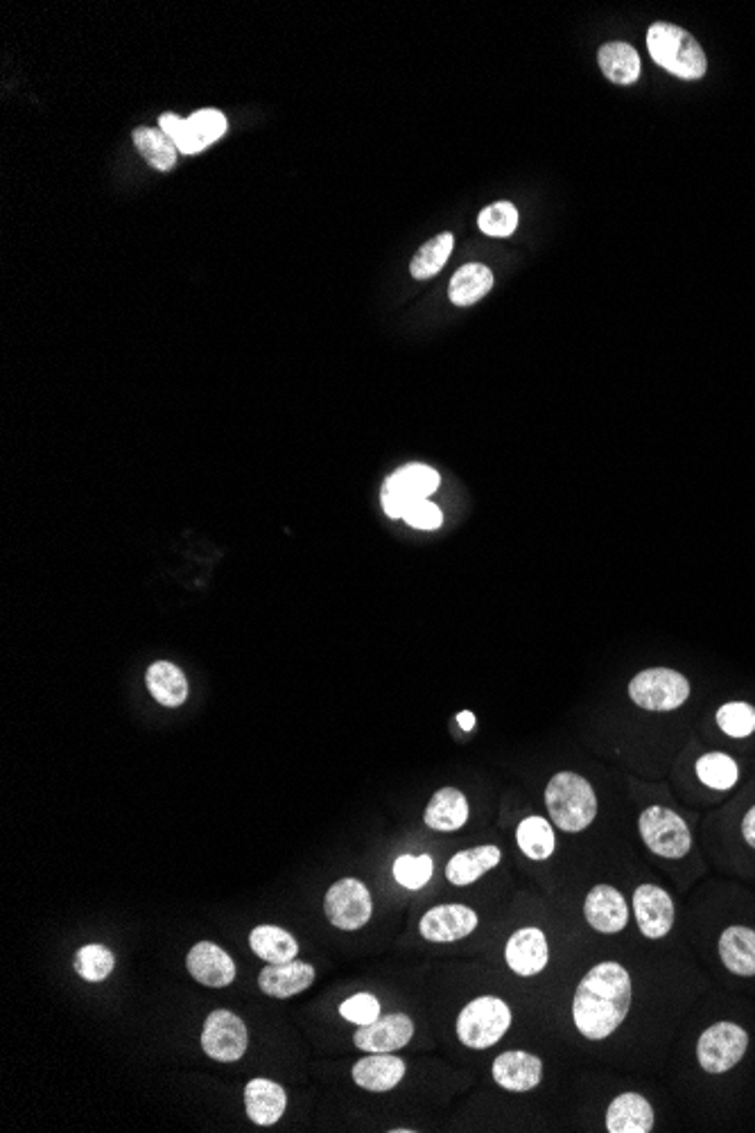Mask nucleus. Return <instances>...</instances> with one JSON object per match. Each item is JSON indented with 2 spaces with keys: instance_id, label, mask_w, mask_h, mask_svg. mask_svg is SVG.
I'll return each mask as SVG.
<instances>
[{
  "instance_id": "58836bf2",
  "label": "nucleus",
  "mask_w": 755,
  "mask_h": 1133,
  "mask_svg": "<svg viewBox=\"0 0 755 1133\" xmlns=\"http://www.w3.org/2000/svg\"><path fill=\"white\" fill-rule=\"evenodd\" d=\"M340 1014L344 1020L355 1022V1025H369L380 1016V1003L372 996V993H355L349 1000L342 1003Z\"/></svg>"
},
{
  "instance_id": "79ce46f5",
  "label": "nucleus",
  "mask_w": 755,
  "mask_h": 1133,
  "mask_svg": "<svg viewBox=\"0 0 755 1133\" xmlns=\"http://www.w3.org/2000/svg\"><path fill=\"white\" fill-rule=\"evenodd\" d=\"M742 833H744V840L748 842V846L755 848V806L746 813V817L742 821Z\"/></svg>"
},
{
  "instance_id": "9d476101",
  "label": "nucleus",
  "mask_w": 755,
  "mask_h": 1133,
  "mask_svg": "<svg viewBox=\"0 0 755 1133\" xmlns=\"http://www.w3.org/2000/svg\"><path fill=\"white\" fill-rule=\"evenodd\" d=\"M478 928V915L466 905H437L418 923V932L432 944H453Z\"/></svg>"
},
{
  "instance_id": "5701e85b",
  "label": "nucleus",
  "mask_w": 755,
  "mask_h": 1133,
  "mask_svg": "<svg viewBox=\"0 0 755 1133\" xmlns=\"http://www.w3.org/2000/svg\"><path fill=\"white\" fill-rule=\"evenodd\" d=\"M424 821L439 833H453L468 821V801L457 788H441L432 794Z\"/></svg>"
},
{
  "instance_id": "f03ea898",
  "label": "nucleus",
  "mask_w": 755,
  "mask_h": 1133,
  "mask_svg": "<svg viewBox=\"0 0 755 1133\" xmlns=\"http://www.w3.org/2000/svg\"><path fill=\"white\" fill-rule=\"evenodd\" d=\"M545 806L552 821L566 833H581L597 817L593 785L575 771H558L545 788Z\"/></svg>"
},
{
  "instance_id": "7ed1b4c3",
  "label": "nucleus",
  "mask_w": 755,
  "mask_h": 1133,
  "mask_svg": "<svg viewBox=\"0 0 755 1133\" xmlns=\"http://www.w3.org/2000/svg\"><path fill=\"white\" fill-rule=\"evenodd\" d=\"M652 60L681 79H702L708 68L706 52L690 33L672 23H654L647 30Z\"/></svg>"
},
{
  "instance_id": "cd10ccee",
  "label": "nucleus",
  "mask_w": 755,
  "mask_h": 1133,
  "mask_svg": "<svg viewBox=\"0 0 755 1133\" xmlns=\"http://www.w3.org/2000/svg\"><path fill=\"white\" fill-rule=\"evenodd\" d=\"M134 146L143 154V159L159 173H167L175 168L179 148L173 143V138L159 127H136L134 129Z\"/></svg>"
},
{
  "instance_id": "c756f323",
  "label": "nucleus",
  "mask_w": 755,
  "mask_h": 1133,
  "mask_svg": "<svg viewBox=\"0 0 755 1133\" xmlns=\"http://www.w3.org/2000/svg\"><path fill=\"white\" fill-rule=\"evenodd\" d=\"M516 842L529 860H548L556 848L552 823L543 817H527L518 823Z\"/></svg>"
},
{
  "instance_id": "a878e982",
  "label": "nucleus",
  "mask_w": 755,
  "mask_h": 1133,
  "mask_svg": "<svg viewBox=\"0 0 755 1133\" xmlns=\"http://www.w3.org/2000/svg\"><path fill=\"white\" fill-rule=\"evenodd\" d=\"M249 946L267 964H286L292 961L299 953L297 939L276 926H259L249 934Z\"/></svg>"
},
{
  "instance_id": "72a5a7b5",
  "label": "nucleus",
  "mask_w": 755,
  "mask_h": 1133,
  "mask_svg": "<svg viewBox=\"0 0 755 1133\" xmlns=\"http://www.w3.org/2000/svg\"><path fill=\"white\" fill-rule=\"evenodd\" d=\"M435 871L430 855H401L394 863V878L405 890H421Z\"/></svg>"
},
{
  "instance_id": "20e7f679",
  "label": "nucleus",
  "mask_w": 755,
  "mask_h": 1133,
  "mask_svg": "<svg viewBox=\"0 0 755 1133\" xmlns=\"http://www.w3.org/2000/svg\"><path fill=\"white\" fill-rule=\"evenodd\" d=\"M509 1028L512 1009L495 996L475 998L457 1016V1036L470 1049H487L495 1045Z\"/></svg>"
},
{
  "instance_id": "f3484780",
  "label": "nucleus",
  "mask_w": 755,
  "mask_h": 1133,
  "mask_svg": "<svg viewBox=\"0 0 755 1133\" xmlns=\"http://www.w3.org/2000/svg\"><path fill=\"white\" fill-rule=\"evenodd\" d=\"M315 982V966L305 961H286V964H269L259 975V986L269 998L286 1000L311 989Z\"/></svg>"
},
{
  "instance_id": "c9c22d12",
  "label": "nucleus",
  "mask_w": 755,
  "mask_h": 1133,
  "mask_svg": "<svg viewBox=\"0 0 755 1133\" xmlns=\"http://www.w3.org/2000/svg\"><path fill=\"white\" fill-rule=\"evenodd\" d=\"M719 729L731 738H746L755 731V708L744 702L723 704L717 710Z\"/></svg>"
},
{
  "instance_id": "aec40b11",
  "label": "nucleus",
  "mask_w": 755,
  "mask_h": 1133,
  "mask_svg": "<svg viewBox=\"0 0 755 1133\" xmlns=\"http://www.w3.org/2000/svg\"><path fill=\"white\" fill-rule=\"evenodd\" d=\"M654 1129V1109L638 1093H622L611 1101L606 1111L608 1133H650Z\"/></svg>"
},
{
  "instance_id": "a19ab883",
  "label": "nucleus",
  "mask_w": 755,
  "mask_h": 1133,
  "mask_svg": "<svg viewBox=\"0 0 755 1133\" xmlns=\"http://www.w3.org/2000/svg\"><path fill=\"white\" fill-rule=\"evenodd\" d=\"M380 501H382V509H385V514L389 518H403V514L412 505V501L407 499V495H403L399 489H394L389 482L382 484Z\"/></svg>"
},
{
  "instance_id": "ea45409f",
  "label": "nucleus",
  "mask_w": 755,
  "mask_h": 1133,
  "mask_svg": "<svg viewBox=\"0 0 755 1133\" xmlns=\"http://www.w3.org/2000/svg\"><path fill=\"white\" fill-rule=\"evenodd\" d=\"M403 520L416 530H437V528H441L443 514L430 499H421V501H414L407 507V512L403 514Z\"/></svg>"
},
{
  "instance_id": "39448f33",
  "label": "nucleus",
  "mask_w": 755,
  "mask_h": 1133,
  "mask_svg": "<svg viewBox=\"0 0 755 1133\" xmlns=\"http://www.w3.org/2000/svg\"><path fill=\"white\" fill-rule=\"evenodd\" d=\"M640 838L647 844V848L660 858L667 860H679L692 848V835L690 828L675 810L652 806L640 815L638 821Z\"/></svg>"
},
{
  "instance_id": "0eeeda50",
  "label": "nucleus",
  "mask_w": 755,
  "mask_h": 1133,
  "mask_svg": "<svg viewBox=\"0 0 755 1133\" xmlns=\"http://www.w3.org/2000/svg\"><path fill=\"white\" fill-rule=\"evenodd\" d=\"M326 919L338 930H360L372 919L374 901L367 884L357 878H342L332 884L324 898Z\"/></svg>"
},
{
  "instance_id": "f8f14e48",
  "label": "nucleus",
  "mask_w": 755,
  "mask_h": 1133,
  "mask_svg": "<svg viewBox=\"0 0 755 1133\" xmlns=\"http://www.w3.org/2000/svg\"><path fill=\"white\" fill-rule=\"evenodd\" d=\"M633 911L640 932L647 939H663L675 926L672 896L656 884H640L633 892Z\"/></svg>"
},
{
  "instance_id": "7c9ffc66",
  "label": "nucleus",
  "mask_w": 755,
  "mask_h": 1133,
  "mask_svg": "<svg viewBox=\"0 0 755 1133\" xmlns=\"http://www.w3.org/2000/svg\"><path fill=\"white\" fill-rule=\"evenodd\" d=\"M453 234H439L432 240H428L410 263V272L414 279L426 281L439 274L453 252Z\"/></svg>"
},
{
  "instance_id": "393cba45",
  "label": "nucleus",
  "mask_w": 755,
  "mask_h": 1133,
  "mask_svg": "<svg viewBox=\"0 0 755 1133\" xmlns=\"http://www.w3.org/2000/svg\"><path fill=\"white\" fill-rule=\"evenodd\" d=\"M597 62L606 79L613 85H633L640 77V58L633 46L625 41L604 43L597 52Z\"/></svg>"
},
{
  "instance_id": "1a4fd4ad",
  "label": "nucleus",
  "mask_w": 755,
  "mask_h": 1133,
  "mask_svg": "<svg viewBox=\"0 0 755 1133\" xmlns=\"http://www.w3.org/2000/svg\"><path fill=\"white\" fill-rule=\"evenodd\" d=\"M249 1047V1032L244 1020L229 1009L209 1014L202 1030V1049L206 1057L219 1063H234L244 1057Z\"/></svg>"
},
{
  "instance_id": "4468645a",
  "label": "nucleus",
  "mask_w": 755,
  "mask_h": 1133,
  "mask_svg": "<svg viewBox=\"0 0 755 1133\" xmlns=\"http://www.w3.org/2000/svg\"><path fill=\"white\" fill-rule=\"evenodd\" d=\"M505 959L509 969L520 978L539 975L550 959L548 939L539 928H520L516 930L505 948Z\"/></svg>"
},
{
  "instance_id": "412c9836",
  "label": "nucleus",
  "mask_w": 755,
  "mask_h": 1133,
  "mask_svg": "<svg viewBox=\"0 0 755 1133\" xmlns=\"http://www.w3.org/2000/svg\"><path fill=\"white\" fill-rule=\"evenodd\" d=\"M500 860L502 851L493 844L460 851L453 855L451 863L445 865V878L457 884V887H466V884L480 880L487 871L495 869Z\"/></svg>"
},
{
  "instance_id": "6ab92c4d",
  "label": "nucleus",
  "mask_w": 755,
  "mask_h": 1133,
  "mask_svg": "<svg viewBox=\"0 0 755 1133\" xmlns=\"http://www.w3.org/2000/svg\"><path fill=\"white\" fill-rule=\"evenodd\" d=\"M244 1107L249 1120L259 1126H272L284 1118L288 1109V1093L272 1080H251L244 1088Z\"/></svg>"
},
{
  "instance_id": "f704fd0d",
  "label": "nucleus",
  "mask_w": 755,
  "mask_h": 1133,
  "mask_svg": "<svg viewBox=\"0 0 755 1133\" xmlns=\"http://www.w3.org/2000/svg\"><path fill=\"white\" fill-rule=\"evenodd\" d=\"M478 227L491 238H507L518 227V211L509 202H495L480 213Z\"/></svg>"
},
{
  "instance_id": "423d86ee",
  "label": "nucleus",
  "mask_w": 755,
  "mask_h": 1133,
  "mask_svg": "<svg viewBox=\"0 0 755 1133\" xmlns=\"http://www.w3.org/2000/svg\"><path fill=\"white\" fill-rule=\"evenodd\" d=\"M629 697L645 710L667 713L683 706L690 697V683L681 672L667 668H652L633 677Z\"/></svg>"
},
{
  "instance_id": "f257e3e1",
  "label": "nucleus",
  "mask_w": 755,
  "mask_h": 1133,
  "mask_svg": "<svg viewBox=\"0 0 755 1133\" xmlns=\"http://www.w3.org/2000/svg\"><path fill=\"white\" fill-rule=\"evenodd\" d=\"M631 1007V978L618 961H602L586 973L575 991V1028L591 1041H604L618 1030Z\"/></svg>"
},
{
  "instance_id": "9b49d317",
  "label": "nucleus",
  "mask_w": 755,
  "mask_h": 1133,
  "mask_svg": "<svg viewBox=\"0 0 755 1133\" xmlns=\"http://www.w3.org/2000/svg\"><path fill=\"white\" fill-rule=\"evenodd\" d=\"M414 1036V1022L407 1014H387L378 1016L369 1025H360L353 1034L355 1047L365 1053H397L405 1047Z\"/></svg>"
},
{
  "instance_id": "dca6fc26",
  "label": "nucleus",
  "mask_w": 755,
  "mask_h": 1133,
  "mask_svg": "<svg viewBox=\"0 0 755 1133\" xmlns=\"http://www.w3.org/2000/svg\"><path fill=\"white\" fill-rule=\"evenodd\" d=\"M493 1080L505 1091L527 1093L541 1084L543 1061L523 1049H509L493 1061Z\"/></svg>"
},
{
  "instance_id": "2eb2a0df",
  "label": "nucleus",
  "mask_w": 755,
  "mask_h": 1133,
  "mask_svg": "<svg viewBox=\"0 0 755 1133\" xmlns=\"http://www.w3.org/2000/svg\"><path fill=\"white\" fill-rule=\"evenodd\" d=\"M186 969L200 984L211 989L229 986L236 980L234 959L213 942L194 944L186 957Z\"/></svg>"
},
{
  "instance_id": "4c0bfd02",
  "label": "nucleus",
  "mask_w": 755,
  "mask_h": 1133,
  "mask_svg": "<svg viewBox=\"0 0 755 1133\" xmlns=\"http://www.w3.org/2000/svg\"><path fill=\"white\" fill-rule=\"evenodd\" d=\"M159 129L173 138V143L179 148L181 154H198L204 150L198 141V136L192 134L188 118L181 121L175 114H163L159 118Z\"/></svg>"
},
{
  "instance_id": "4be33fe9",
  "label": "nucleus",
  "mask_w": 755,
  "mask_h": 1133,
  "mask_svg": "<svg viewBox=\"0 0 755 1133\" xmlns=\"http://www.w3.org/2000/svg\"><path fill=\"white\" fill-rule=\"evenodd\" d=\"M719 957L726 969L740 978L755 975V930L733 926L719 936Z\"/></svg>"
},
{
  "instance_id": "e433bc0d",
  "label": "nucleus",
  "mask_w": 755,
  "mask_h": 1133,
  "mask_svg": "<svg viewBox=\"0 0 755 1133\" xmlns=\"http://www.w3.org/2000/svg\"><path fill=\"white\" fill-rule=\"evenodd\" d=\"M188 123H190L192 134L198 136L202 148H209L211 143L217 141V138H222V134L227 131V118H225V114L217 112V109H202V112L192 114L188 118Z\"/></svg>"
},
{
  "instance_id": "2f4dec72",
  "label": "nucleus",
  "mask_w": 755,
  "mask_h": 1133,
  "mask_svg": "<svg viewBox=\"0 0 755 1133\" xmlns=\"http://www.w3.org/2000/svg\"><path fill=\"white\" fill-rule=\"evenodd\" d=\"M696 777L713 790H731L740 779V769L731 756L706 754L696 763Z\"/></svg>"
},
{
  "instance_id": "473e14b6",
  "label": "nucleus",
  "mask_w": 755,
  "mask_h": 1133,
  "mask_svg": "<svg viewBox=\"0 0 755 1133\" xmlns=\"http://www.w3.org/2000/svg\"><path fill=\"white\" fill-rule=\"evenodd\" d=\"M73 966H75V973L87 980V982H104L111 971L116 969V957L114 953H111L109 948L104 946H98V944H89L77 951L75 959H73Z\"/></svg>"
},
{
  "instance_id": "b1692460",
  "label": "nucleus",
  "mask_w": 755,
  "mask_h": 1133,
  "mask_svg": "<svg viewBox=\"0 0 755 1133\" xmlns=\"http://www.w3.org/2000/svg\"><path fill=\"white\" fill-rule=\"evenodd\" d=\"M150 695L165 708H177L188 700V679L171 660H156L146 672Z\"/></svg>"
},
{
  "instance_id": "37998d69",
  "label": "nucleus",
  "mask_w": 755,
  "mask_h": 1133,
  "mask_svg": "<svg viewBox=\"0 0 755 1133\" xmlns=\"http://www.w3.org/2000/svg\"><path fill=\"white\" fill-rule=\"evenodd\" d=\"M457 722H460L462 731H473V727H475V715H473L470 710H462V713L457 715Z\"/></svg>"
},
{
  "instance_id": "c85d7f7f",
  "label": "nucleus",
  "mask_w": 755,
  "mask_h": 1133,
  "mask_svg": "<svg viewBox=\"0 0 755 1133\" xmlns=\"http://www.w3.org/2000/svg\"><path fill=\"white\" fill-rule=\"evenodd\" d=\"M385 482H389L394 489H399L403 495H407V499L414 503V501H421V499H428V495H432L437 489H439V474L435 471V468L426 466V464H405L401 466L399 471L394 476H389Z\"/></svg>"
},
{
  "instance_id": "ddd939ff",
  "label": "nucleus",
  "mask_w": 755,
  "mask_h": 1133,
  "mask_svg": "<svg viewBox=\"0 0 755 1133\" xmlns=\"http://www.w3.org/2000/svg\"><path fill=\"white\" fill-rule=\"evenodd\" d=\"M583 917L593 930L602 934H618L629 923V905L611 884H597L586 896Z\"/></svg>"
},
{
  "instance_id": "bb28decb",
  "label": "nucleus",
  "mask_w": 755,
  "mask_h": 1133,
  "mask_svg": "<svg viewBox=\"0 0 755 1133\" xmlns=\"http://www.w3.org/2000/svg\"><path fill=\"white\" fill-rule=\"evenodd\" d=\"M493 288V272L482 263H468L460 267L451 279V301L455 306H473Z\"/></svg>"
},
{
  "instance_id": "6e6552de",
  "label": "nucleus",
  "mask_w": 755,
  "mask_h": 1133,
  "mask_svg": "<svg viewBox=\"0 0 755 1133\" xmlns=\"http://www.w3.org/2000/svg\"><path fill=\"white\" fill-rule=\"evenodd\" d=\"M748 1034L735 1022H715L696 1043V1059L710 1074L735 1068L746 1055Z\"/></svg>"
},
{
  "instance_id": "a211bd4d",
  "label": "nucleus",
  "mask_w": 755,
  "mask_h": 1133,
  "mask_svg": "<svg viewBox=\"0 0 755 1133\" xmlns=\"http://www.w3.org/2000/svg\"><path fill=\"white\" fill-rule=\"evenodd\" d=\"M405 1061L394 1053H374V1057L360 1059L353 1066V1082L369 1093L394 1091L405 1077Z\"/></svg>"
}]
</instances>
